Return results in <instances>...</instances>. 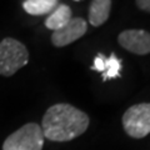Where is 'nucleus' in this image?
Segmentation results:
<instances>
[{"mask_svg": "<svg viewBox=\"0 0 150 150\" xmlns=\"http://www.w3.org/2000/svg\"><path fill=\"white\" fill-rule=\"evenodd\" d=\"M89 116L86 112L74 105L60 103L51 105L41 120V130L44 138L50 142L65 143L80 137L89 126Z\"/></svg>", "mask_w": 150, "mask_h": 150, "instance_id": "f257e3e1", "label": "nucleus"}, {"mask_svg": "<svg viewBox=\"0 0 150 150\" xmlns=\"http://www.w3.org/2000/svg\"><path fill=\"white\" fill-rule=\"evenodd\" d=\"M29 62L28 48L14 38H4L0 41V75L11 76Z\"/></svg>", "mask_w": 150, "mask_h": 150, "instance_id": "f03ea898", "label": "nucleus"}, {"mask_svg": "<svg viewBox=\"0 0 150 150\" xmlns=\"http://www.w3.org/2000/svg\"><path fill=\"white\" fill-rule=\"evenodd\" d=\"M44 139L39 124L28 123L5 139L3 150H43Z\"/></svg>", "mask_w": 150, "mask_h": 150, "instance_id": "7ed1b4c3", "label": "nucleus"}, {"mask_svg": "<svg viewBox=\"0 0 150 150\" xmlns=\"http://www.w3.org/2000/svg\"><path fill=\"white\" fill-rule=\"evenodd\" d=\"M123 128L130 138L142 139L150 134V103H140L124 112Z\"/></svg>", "mask_w": 150, "mask_h": 150, "instance_id": "20e7f679", "label": "nucleus"}, {"mask_svg": "<svg viewBox=\"0 0 150 150\" xmlns=\"http://www.w3.org/2000/svg\"><path fill=\"white\" fill-rule=\"evenodd\" d=\"M118 43L135 55L150 54V33L142 29H128L118 35Z\"/></svg>", "mask_w": 150, "mask_h": 150, "instance_id": "39448f33", "label": "nucleus"}, {"mask_svg": "<svg viewBox=\"0 0 150 150\" xmlns=\"http://www.w3.org/2000/svg\"><path fill=\"white\" fill-rule=\"evenodd\" d=\"M88 31V23L83 18H71V20L62 29L53 31L51 35V43L56 48H64L70 45L78 39H80L85 35Z\"/></svg>", "mask_w": 150, "mask_h": 150, "instance_id": "423d86ee", "label": "nucleus"}, {"mask_svg": "<svg viewBox=\"0 0 150 150\" xmlns=\"http://www.w3.org/2000/svg\"><path fill=\"white\" fill-rule=\"evenodd\" d=\"M93 70L103 74V80H110V79L120 76L121 70V60L116 58L115 54H111L109 58H105L103 54H98L94 59V64L91 67Z\"/></svg>", "mask_w": 150, "mask_h": 150, "instance_id": "0eeeda50", "label": "nucleus"}, {"mask_svg": "<svg viewBox=\"0 0 150 150\" xmlns=\"http://www.w3.org/2000/svg\"><path fill=\"white\" fill-rule=\"evenodd\" d=\"M111 11V0H91L89 6L88 19L90 25L101 26L109 19Z\"/></svg>", "mask_w": 150, "mask_h": 150, "instance_id": "6e6552de", "label": "nucleus"}, {"mask_svg": "<svg viewBox=\"0 0 150 150\" xmlns=\"http://www.w3.org/2000/svg\"><path fill=\"white\" fill-rule=\"evenodd\" d=\"M71 18H73V11L70 6L67 5V4H58V6L45 19V26L46 29L56 31L67 25L71 20Z\"/></svg>", "mask_w": 150, "mask_h": 150, "instance_id": "1a4fd4ad", "label": "nucleus"}, {"mask_svg": "<svg viewBox=\"0 0 150 150\" xmlns=\"http://www.w3.org/2000/svg\"><path fill=\"white\" fill-rule=\"evenodd\" d=\"M58 3L59 0H24L23 9L29 15H49L58 6Z\"/></svg>", "mask_w": 150, "mask_h": 150, "instance_id": "9d476101", "label": "nucleus"}, {"mask_svg": "<svg viewBox=\"0 0 150 150\" xmlns=\"http://www.w3.org/2000/svg\"><path fill=\"white\" fill-rule=\"evenodd\" d=\"M137 6L145 13H150V0H135Z\"/></svg>", "mask_w": 150, "mask_h": 150, "instance_id": "9b49d317", "label": "nucleus"}, {"mask_svg": "<svg viewBox=\"0 0 150 150\" xmlns=\"http://www.w3.org/2000/svg\"><path fill=\"white\" fill-rule=\"evenodd\" d=\"M75 1H79V0H75Z\"/></svg>", "mask_w": 150, "mask_h": 150, "instance_id": "f8f14e48", "label": "nucleus"}]
</instances>
